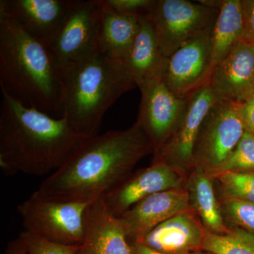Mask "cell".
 Listing matches in <instances>:
<instances>
[{"label": "cell", "instance_id": "cell-8", "mask_svg": "<svg viewBox=\"0 0 254 254\" xmlns=\"http://www.w3.org/2000/svg\"><path fill=\"white\" fill-rule=\"evenodd\" d=\"M217 102L208 82L189 95L175 130L152 161L164 162L189 175L194 168L193 150L202 124Z\"/></svg>", "mask_w": 254, "mask_h": 254}, {"label": "cell", "instance_id": "cell-10", "mask_svg": "<svg viewBox=\"0 0 254 254\" xmlns=\"http://www.w3.org/2000/svg\"><path fill=\"white\" fill-rule=\"evenodd\" d=\"M212 29L189 40L167 58L163 81L169 89L182 99H186L210 79Z\"/></svg>", "mask_w": 254, "mask_h": 254}, {"label": "cell", "instance_id": "cell-22", "mask_svg": "<svg viewBox=\"0 0 254 254\" xmlns=\"http://www.w3.org/2000/svg\"><path fill=\"white\" fill-rule=\"evenodd\" d=\"M213 179L218 199L254 203V171L230 172Z\"/></svg>", "mask_w": 254, "mask_h": 254}, {"label": "cell", "instance_id": "cell-12", "mask_svg": "<svg viewBox=\"0 0 254 254\" xmlns=\"http://www.w3.org/2000/svg\"><path fill=\"white\" fill-rule=\"evenodd\" d=\"M138 88L141 100L136 122L151 142L154 154L175 130L187 98L182 99L174 94L165 84L163 76L147 81Z\"/></svg>", "mask_w": 254, "mask_h": 254}, {"label": "cell", "instance_id": "cell-32", "mask_svg": "<svg viewBox=\"0 0 254 254\" xmlns=\"http://www.w3.org/2000/svg\"><path fill=\"white\" fill-rule=\"evenodd\" d=\"M189 254H215L211 253V252H206V251L200 250L196 251V252H191V253Z\"/></svg>", "mask_w": 254, "mask_h": 254}, {"label": "cell", "instance_id": "cell-20", "mask_svg": "<svg viewBox=\"0 0 254 254\" xmlns=\"http://www.w3.org/2000/svg\"><path fill=\"white\" fill-rule=\"evenodd\" d=\"M185 189L190 208L205 230L216 235L228 233L230 227L222 216L213 179L203 168L195 166L189 174Z\"/></svg>", "mask_w": 254, "mask_h": 254}, {"label": "cell", "instance_id": "cell-26", "mask_svg": "<svg viewBox=\"0 0 254 254\" xmlns=\"http://www.w3.org/2000/svg\"><path fill=\"white\" fill-rule=\"evenodd\" d=\"M26 254H76L81 246L57 243L44 237L23 230L19 236Z\"/></svg>", "mask_w": 254, "mask_h": 254}, {"label": "cell", "instance_id": "cell-23", "mask_svg": "<svg viewBox=\"0 0 254 254\" xmlns=\"http://www.w3.org/2000/svg\"><path fill=\"white\" fill-rule=\"evenodd\" d=\"M226 235L205 232L202 250L215 254H254V236L236 227Z\"/></svg>", "mask_w": 254, "mask_h": 254}, {"label": "cell", "instance_id": "cell-15", "mask_svg": "<svg viewBox=\"0 0 254 254\" xmlns=\"http://www.w3.org/2000/svg\"><path fill=\"white\" fill-rule=\"evenodd\" d=\"M75 0H1L2 6L28 34L49 47Z\"/></svg>", "mask_w": 254, "mask_h": 254}, {"label": "cell", "instance_id": "cell-4", "mask_svg": "<svg viewBox=\"0 0 254 254\" xmlns=\"http://www.w3.org/2000/svg\"><path fill=\"white\" fill-rule=\"evenodd\" d=\"M136 86L125 64L98 48L61 68L63 118L86 138L98 134L105 114Z\"/></svg>", "mask_w": 254, "mask_h": 254}, {"label": "cell", "instance_id": "cell-21", "mask_svg": "<svg viewBox=\"0 0 254 254\" xmlns=\"http://www.w3.org/2000/svg\"><path fill=\"white\" fill-rule=\"evenodd\" d=\"M243 39L241 0H222L218 17L212 29V71Z\"/></svg>", "mask_w": 254, "mask_h": 254}, {"label": "cell", "instance_id": "cell-31", "mask_svg": "<svg viewBox=\"0 0 254 254\" xmlns=\"http://www.w3.org/2000/svg\"><path fill=\"white\" fill-rule=\"evenodd\" d=\"M6 254H26L24 246L19 237L12 242H9Z\"/></svg>", "mask_w": 254, "mask_h": 254}, {"label": "cell", "instance_id": "cell-11", "mask_svg": "<svg viewBox=\"0 0 254 254\" xmlns=\"http://www.w3.org/2000/svg\"><path fill=\"white\" fill-rule=\"evenodd\" d=\"M189 175L162 161H152L146 168L133 172L117 188L103 197L110 213L120 217L150 195L185 188Z\"/></svg>", "mask_w": 254, "mask_h": 254}, {"label": "cell", "instance_id": "cell-9", "mask_svg": "<svg viewBox=\"0 0 254 254\" xmlns=\"http://www.w3.org/2000/svg\"><path fill=\"white\" fill-rule=\"evenodd\" d=\"M100 0H75L58 35L48 47L60 68L98 48Z\"/></svg>", "mask_w": 254, "mask_h": 254}, {"label": "cell", "instance_id": "cell-16", "mask_svg": "<svg viewBox=\"0 0 254 254\" xmlns=\"http://www.w3.org/2000/svg\"><path fill=\"white\" fill-rule=\"evenodd\" d=\"M206 230L192 209L159 225L138 242L168 254H189L202 250Z\"/></svg>", "mask_w": 254, "mask_h": 254}, {"label": "cell", "instance_id": "cell-27", "mask_svg": "<svg viewBox=\"0 0 254 254\" xmlns=\"http://www.w3.org/2000/svg\"><path fill=\"white\" fill-rule=\"evenodd\" d=\"M114 11L132 16L149 15L156 0H105Z\"/></svg>", "mask_w": 254, "mask_h": 254}, {"label": "cell", "instance_id": "cell-18", "mask_svg": "<svg viewBox=\"0 0 254 254\" xmlns=\"http://www.w3.org/2000/svg\"><path fill=\"white\" fill-rule=\"evenodd\" d=\"M100 20L98 48L125 64L141 26L143 16L117 12L100 0Z\"/></svg>", "mask_w": 254, "mask_h": 254}, {"label": "cell", "instance_id": "cell-19", "mask_svg": "<svg viewBox=\"0 0 254 254\" xmlns=\"http://www.w3.org/2000/svg\"><path fill=\"white\" fill-rule=\"evenodd\" d=\"M166 59L160 51L149 15L143 16L131 53L125 63L136 86L162 77Z\"/></svg>", "mask_w": 254, "mask_h": 254}, {"label": "cell", "instance_id": "cell-3", "mask_svg": "<svg viewBox=\"0 0 254 254\" xmlns=\"http://www.w3.org/2000/svg\"><path fill=\"white\" fill-rule=\"evenodd\" d=\"M1 93L29 108L62 118L61 68L48 47L0 6Z\"/></svg>", "mask_w": 254, "mask_h": 254}, {"label": "cell", "instance_id": "cell-6", "mask_svg": "<svg viewBox=\"0 0 254 254\" xmlns=\"http://www.w3.org/2000/svg\"><path fill=\"white\" fill-rule=\"evenodd\" d=\"M218 13L201 1L156 0L149 16L163 56L168 58L189 40L213 28Z\"/></svg>", "mask_w": 254, "mask_h": 254}, {"label": "cell", "instance_id": "cell-30", "mask_svg": "<svg viewBox=\"0 0 254 254\" xmlns=\"http://www.w3.org/2000/svg\"><path fill=\"white\" fill-rule=\"evenodd\" d=\"M133 254H168L150 249L138 242L130 243Z\"/></svg>", "mask_w": 254, "mask_h": 254}, {"label": "cell", "instance_id": "cell-28", "mask_svg": "<svg viewBox=\"0 0 254 254\" xmlns=\"http://www.w3.org/2000/svg\"><path fill=\"white\" fill-rule=\"evenodd\" d=\"M244 22V39L254 44V0H241Z\"/></svg>", "mask_w": 254, "mask_h": 254}, {"label": "cell", "instance_id": "cell-25", "mask_svg": "<svg viewBox=\"0 0 254 254\" xmlns=\"http://www.w3.org/2000/svg\"><path fill=\"white\" fill-rule=\"evenodd\" d=\"M218 201L227 226L238 227L254 236V203L232 199Z\"/></svg>", "mask_w": 254, "mask_h": 254}, {"label": "cell", "instance_id": "cell-29", "mask_svg": "<svg viewBox=\"0 0 254 254\" xmlns=\"http://www.w3.org/2000/svg\"><path fill=\"white\" fill-rule=\"evenodd\" d=\"M245 129L254 135V95L243 104L239 105Z\"/></svg>", "mask_w": 254, "mask_h": 254}, {"label": "cell", "instance_id": "cell-13", "mask_svg": "<svg viewBox=\"0 0 254 254\" xmlns=\"http://www.w3.org/2000/svg\"><path fill=\"white\" fill-rule=\"evenodd\" d=\"M217 100L242 105L254 95V44L242 40L214 67L208 81Z\"/></svg>", "mask_w": 254, "mask_h": 254}, {"label": "cell", "instance_id": "cell-2", "mask_svg": "<svg viewBox=\"0 0 254 254\" xmlns=\"http://www.w3.org/2000/svg\"><path fill=\"white\" fill-rule=\"evenodd\" d=\"M1 95L0 168L4 175L48 177L88 139L63 117L55 118Z\"/></svg>", "mask_w": 254, "mask_h": 254}, {"label": "cell", "instance_id": "cell-14", "mask_svg": "<svg viewBox=\"0 0 254 254\" xmlns=\"http://www.w3.org/2000/svg\"><path fill=\"white\" fill-rule=\"evenodd\" d=\"M186 189L150 195L118 217L129 243L138 242L150 231L177 214L190 210Z\"/></svg>", "mask_w": 254, "mask_h": 254}, {"label": "cell", "instance_id": "cell-17", "mask_svg": "<svg viewBox=\"0 0 254 254\" xmlns=\"http://www.w3.org/2000/svg\"><path fill=\"white\" fill-rule=\"evenodd\" d=\"M76 254H133L120 218L110 213L103 198L87 208L85 239Z\"/></svg>", "mask_w": 254, "mask_h": 254}, {"label": "cell", "instance_id": "cell-1", "mask_svg": "<svg viewBox=\"0 0 254 254\" xmlns=\"http://www.w3.org/2000/svg\"><path fill=\"white\" fill-rule=\"evenodd\" d=\"M154 148L137 122L86 139L57 171L33 192L56 201L91 203L103 198L133 173L137 164Z\"/></svg>", "mask_w": 254, "mask_h": 254}, {"label": "cell", "instance_id": "cell-5", "mask_svg": "<svg viewBox=\"0 0 254 254\" xmlns=\"http://www.w3.org/2000/svg\"><path fill=\"white\" fill-rule=\"evenodd\" d=\"M89 203L47 200L32 193L17 210L26 231L57 243L81 246Z\"/></svg>", "mask_w": 254, "mask_h": 254}, {"label": "cell", "instance_id": "cell-24", "mask_svg": "<svg viewBox=\"0 0 254 254\" xmlns=\"http://www.w3.org/2000/svg\"><path fill=\"white\" fill-rule=\"evenodd\" d=\"M254 171V135L245 129L238 144L225 161L208 173L213 177L230 172Z\"/></svg>", "mask_w": 254, "mask_h": 254}, {"label": "cell", "instance_id": "cell-7", "mask_svg": "<svg viewBox=\"0 0 254 254\" xmlns=\"http://www.w3.org/2000/svg\"><path fill=\"white\" fill-rule=\"evenodd\" d=\"M239 105L218 101L209 110L200 128L194 150V167L207 173L221 165L245 133Z\"/></svg>", "mask_w": 254, "mask_h": 254}]
</instances>
